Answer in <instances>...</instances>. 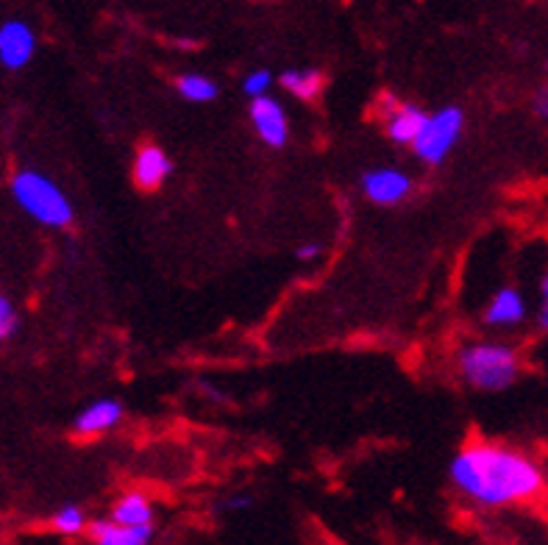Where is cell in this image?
I'll return each mask as SVG.
<instances>
[{"label": "cell", "instance_id": "5", "mask_svg": "<svg viewBox=\"0 0 548 545\" xmlns=\"http://www.w3.org/2000/svg\"><path fill=\"white\" fill-rule=\"evenodd\" d=\"M384 128H387V137L398 145H415V140L421 137L423 126L429 115L423 112L421 106L415 103H398L393 95H384Z\"/></svg>", "mask_w": 548, "mask_h": 545}, {"label": "cell", "instance_id": "4", "mask_svg": "<svg viewBox=\"0 0 548 545\" xmlns=\"http://www.w3.org/2000/svg\"><path fill=\"white\" fill-rule=\"evenodd\" d=\"M465 126V115L457 106H446L440 112H434L426 120L421 137L415 140L412 151L418 153V159H423L426 165H440L448 156V151L457 145L459 134Z\"/></svg>", "mask_w": 548, "mask_h": 545}, {"label": "cell", "instance_id": "2", "mask_svg": "<svg viewBox=\"0 0 548 545\" xmlns=\"http://www.w3.org/2000/svg\"><path fill=\"white\" fill-rule=\"evenodd\" d=\"M12 195L17 206L48 229H67L73 223V203L62 187L37 170H17L12 176Z\"/></svg>", "mask_w": 548, "mask_h": 545}, {"label": "cell", "instance_id": "19", "mask_svg": "<svg viewBox=\"0 0 548 545\" xmlns=\"http://www.w3.org/2000/svg\"><path fill=\"white\" fill-rule=\"evenodd\" d=\"M323 254V245L320 242H304V245H298V251L295 256L301 259V262H312V259H318Z\"/></svg>", "mask_w": 548, "mask_h": 545}, {"label": "cell", "instance_id": "7", "mask_svg": "<svg viewBox=\"0 0 548 545\" xmlns=\"http://www.w3.org/2000/svg\"><path fill=\"white\" fill-rule=\"evenodd\" d=\"M251 123H254L259 140L270 148H284L290 140V123L287 112L276 98H256L251 101Z\"/></svg>", "mask_w": 548, "mask_h": 545}, {"label": "cell", "instance_id": "13", "mask_svg": "<svg viewBox=\"0 0 548 545\" xmlns=\"http://www.w3.org/2000/svg\"><path fill=\"white\" fill-rule=\"evenodd\" d=\"M523 315H526V306H523V298L518 290H498L496 298L490 301L485 312V320L490 326H515L521 323Z\"/></svg>", "mask_w": 548, "mask_h": 545}, {"label": "cell", "instance_id": "8", "mask_svg": "<svg viewBox=\"0 0 548 545\" xmlns=\"http://www.w3.org/2000/svg\"><path fill=\"white\" fill-rule=\"evenodd\" d=\"M362 192L368 201L379 203V206H393L412 192V178L396 167H379L362 176Z\"/></svg>", "mask_w": 548, "mask_h": 545}, {"label": "cell", "instance_id": "1", "mask_svg": "<svg viewBox=\"0 0 548 545\" xmlns=\"http://www.w3.org/2000/svg\"><path fill=\"white\" fill-rule=\"evenodd\" d=\"M448 473L457 490L485 507L529 501L543 490V470L532 459L493 443L465 445Z\"/></svg>", "mask_w": 548, "mask_h": 545}, {"label": "cell", "instance_id": "20", "mask_svg": "<svg viewBox=\"0 0 548 545\" xmlns=\"http://www.w3.org/2000/svg\"><path fill=\"white\" fill-rule=\"evenodd\" d=\"M540 326L548 329V276L543 281V312H540Z\"/></svg>", "mask_w": 548, "mask_h": 545}, {"label": "cell", "instance_id": "18", "mask_svg": "<svg viewBox=\"0 0 548 545\" xmlns=\"http://www.w3.org/2000/svg\"><path fill=\"white\" fill-rule=\"evenodd\" d=\"M17 323H20L17 309H14L12 301L0 292V340H9L14 331H17Z\"/></svg>", "mask_w": 548, "mask_h": 545}, {"label": "cell", "instance_id": "6", "mask_svg": "<svg viewBox=\"0 0 548 545\" xmlns=\"http://www.w3.org/2000/svg\"><path fill=\"white\" fill-rule=\"evenodd\" d=\"M37 53V34L23 20H6L0 26V64L6 70H23Z\"/></svg>", "mask_w": 548, "mask_h": 545}, {"label": "cell", "instance_id": "11", "mask_svg": "<svg viewBox=\"0 0 548 545\" xmlns=\"http://www.w3.org/2000/svg\"><path fill=\"white\" fill-rule=\"evenodd\" d=\"M95 545H148L153 540V526H117L112 520H95L87 526Z\"/></svg>", "mask_w": 548, "mask_h": 545}, {"label": "cell", "instance_id": "14", "mask_svg": "<svg viewBox=\"0 0 548 545\" xmlns=\"http://www.w3.org/2000/svg\"><path fill=\"white\" fill-rule=\"evenodd\" d=\"M279 81L281 87L295 98H301V101L318 98V92L323 89V73L320 70H284Z\"/></svg>", "mask_w": 548, "mask_h": 545}, {"label": "cell", "instance_id": "21", "mask_svg": "<svg viewBox=\"0 0 548 545\" xmlns=\"http://www.w3.org/2000/svg\"><path fill=\"white\" fill-rule=\"evenodd\" d=\"M535 109H537V115H540V117H548V89H543V92L537 95Z\"/></svg>", "mask_w": 548, "mask_h": 545}, {"label": "cell", "instance_id": "22", "mask_svg": "<svg viewBox=\"0 0 548 545\" xmlns=\"http://www.w3.org/2000/svg\"><path fill=\"white\" fill-rule=\"evenodd\" d=\"M229 509H245L251 507V498H245V495H240V498H231L229 504H226Z\"/></svg>", "mask_w": 548, "mask_h": 545}, {"label": "cell", "instance_id": "3", "mask_svg": "<svg viewBox=\"0 0 548 545\" xmlns=\"http://www.w3.org/2000/svg\"><path fill=\"white\" fill-rule=\"evenodd\" d=\"M459 373L465 381L485 390V393H498L507 390L512 381L521 373V359L512 351L510 345L501 343H473L465 345L457 356Z\"/></svg>", "mask_w": 548, "mask_h": 545}, {"label": "cell", "instance_id": "12", "mask_svg": "<svg viewBox=\"0 0 548 545\" xmlns=\"http://www.w3.org/2000/svg\"><path fill=\"white\" fill-rule=\"evenodd\" d=\"M112 523L117 526H131V529H140V526H153V507L148 501V495L142 493H128L112 507Z\"/></svg>", "mask_w": 548, "mask_h": 545}, {"label": "cell", "instance_id": "9", "mask_svg": "<svg viewBox=\"0 0 548 545\" xmlns=\"http://www.w3.org/2000/svg\"><path fill=\"white\" fill-rule=\"evenodd\" d=\"M170 173H173V162H170V156L159 145H145L134 156V184L140 190H159Z\"/></svg>", "mask_w": 548, "mask_h": 545}, {"label": "cell", "instance_id": "10", "mask_svg": "<svg viewBox=\"0 0 548 545\" xmlns=\"http://www.w3.org/2000/svg\"><path fill=\"white\" fill-rule=\"evenodd\" d=\"M120 420H123V406H120V401L101 398V401H95V404L78 412V418L73 420V431H76L78 437H98L103 431L115 429Z\"/></svg>", "mask_w": 548, "mask_h": 545}, {"label": "cell", "instance_id": "15", "mask_svg": "<svg viewBox=\"0 0 548 545\" xmlns=\"http://www.w3.org/2000/svg\"><path fill=\"white\" fill-rule=\"evenodd\" d=\"M176 89L184 101L190 103H209L217 98V84L212 78L201 76V73H184L176 81Z\"/></svg>", "mask_w": 548, "mask_h": 545}, {"label": "cell", "instance_id": "17", "mask_svg": "<svg viewBox=\"0 0 548 545\" xmlns=\"http://www.w3.org/2000/svg\"><path fill=\"white\" fill-rule=\"evenodd\" d=\"M273 84V76H270L268 70H254V73H248L243 81V92L256 101V98H268V89Z\"/></svg>", "mask_w": 548, "mask_h": 545}, {"label": "cell", "instance_id": "16", "mask_svg": "<svg viewBox=\"0 0 548 545\" xmlns=\"http://www.w3.org/2000/svg\"><path fill=\"white\" fill-rule=\"evenodd\" d=\"M51 526L64 537H76L87 529V515L81 507H62L53 515Z\"/></svg>", "mask_w": 548, "mask_h": 545}]
</instances>
